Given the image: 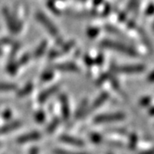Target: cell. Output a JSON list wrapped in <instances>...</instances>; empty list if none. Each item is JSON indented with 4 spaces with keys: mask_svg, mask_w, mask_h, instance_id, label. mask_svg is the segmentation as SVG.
Instances as JSON below:
<instances>
[{
    "mask_svg": "<svg viewBox=\"0 0 154 154\" xmlns=\"http://www.w3.org/2000/svg\"><path fill=\"white\" fill-rule=\"evenodd\" d=\"M101 45L105 47V48L114 50V51H119L121 53L130 56V57H137L139 55L137 51L132 47L128 46L126 45L122 44V43H119V42L112 41V40H104V41L101 42Z\"/></svg>",
    "mask_w": 154,
    "mask_h": 154,
    "instance_id": "obj_1",
    "label": "cell"
},
{
    "mask_svg": "<svg viewBox=\"0 0 154 154\" xmlns=\"http://www.w3.org/2000/svg\"><path fill=\"white\" fill-rule=\"evenodd\" d=\"M112 71L118 74H139L143 72L146 68L142 64H134V65H124V66L112 67Z\"/></svg>",
    "mask_w": 154,
    "mask_h": 154,
    "instance_id": "obj_2",
    "label": "cell"
},
{
    "mask_svg": "<svg viewBox=\"0 0 154 154\" xmlns=\"http://www.w3.org/2000/svg\"><path fill=\"white\" fill-rule=\"evenodd\" d=\"M125 118V116L122 113H115V114H105L99 115L94 118V123H106L112 122L122 121Z\"/></svg>",
    "mask_w": 154,
    "mask_h": 154,
    "instance_id": "obj_3",
    "label": "cell"
},
{
    "mask_svg": "<svg viewBox=\"0 0 154 154\" xmlns=\"http://www.w3.org/2000/svg\"><path fill=\"white\" fill-rule=\"evenodd\" d=\"M36 18H37V20H38V22H40V23L44 26L45 28L48 30V32H49L51 35L57 36V35L58 34V32H57V28L53 25V23L51 22L49 19L45 16L43 13H37Z\"/></svg>",
    "mask_w": 154,
    "mask_h": 154,
    "instance_id": "obj_4",
    "label": "cell"
},
{
    "mask_svg": "<svg viewBox=\"0 0 154 154\" xmlns=\"http://www.w3.org/2000/svg\"><path fill=\"white\" fill-rule=\"evenodd\" d=\"M4 17L5 18L9 29L12 33H18L21 28V25L14 19V17L11 16V13L7 10H4Z\"/></svg>",
    "mask_w": 154,
    "mask_h": 154,
    "instance_id": "obj_5",
    "label": "cell"
},
{
    "mask_svg": "<svg viewBox=\"0 0 154 154\" xmlns=\"http://www.w3.org/2000/svg\"><path fill=\"white\" fill-rule=\"evenodd\" d=\"M60 102H61V109H62V113H63V117L64 121H68L69 118V100L65 94H62L60 96Z\"/></svg>",
    "mask_w": 154,
    "mask_h": 154,
    "instance_id": "obj_6",
    "label": "cell"
},
{
    "mask_svg": "<svg viewBox=\"0 0 154 154\" xmlns=\"http://www.w3.org/2000/svg\"><path fill=\"white\" fill-rule=\"evenodd\" d=\"M40 139V134L38 132H32L29 134H26L24 135H22L17 139L18 143H27V142H31V141H35Z\"/></svg>",
    "mask_w": 154,
    "mask_h": 154,
    "instance_id": "obj_7",
    "label": "cell"
},
{
    "mask_svg": "<svg viewBox=\"0 0 154 154\" xmlns=\"http://www.w3.org/2000/svg\"><path fill=\"white\" fill-rule=\"evenodd\" d=\"M58 89H59V86H57V85L53 86V87L48 88V89H45L38 96V101H39V103H44V102H45L46 99L50 98L51 95L56 94L58 91Z\"/></svg>",
    "mask_w": 154,
    "mask_h": 154,
    "instance_id": "obj_8",
    "label": "cell"
},
{
    "mask_svg": "<svg viewBox=\"0 0 154 154\" xmlns=\"http://www.w3.org/2000/svg\"><path fill=\"white\" fill-rule=\"evenodd\" d=\"M108 98H109V94H107V93H102L97 99L94 100V103H93L92 105L90 106L88 112H92V111H94V110L98 109L100 105H103V104L105 103V101L108 99Z\"/></svg>",
    "mask_w": 154,
    "mask_h": 154,
    "instance_id": "obj_9",
    "label": "cell"
},
{
    "mask_svg": "<svg viewBox=\"0 0 154 154\" xmlns=\"http://www.w3.org/2000/svg\"><path fill=\"white\" fill-rule=\"evenodd\" d=\"M61 141L64 142V143L67 144H70V145H73V146H82L85 145L84 141H82V140L80 139H77V138L72 137V136H69V135H62L60 138H59Z\"/></svg>",
    "mask_w": 154,
    "mask_h": 154,
    "instance_id": "obj_10",
    "label": "cell"
},
{
    "mask_svg": "<svg viewBox=\"0 0 154 154\" xmlns=\"http://www.w3.org/2000/svg\"><path fill=\"white\" fill-rule=\"evenodd\" d=\"M55 68L58 70L62 71H71V72H79V68L72 63H60V64H57Z\"/></svg>",
    "mask_w": 154,
    "mask_h": 154,
    "instance_id": "obj_11",
    "label": "cell"
},
{
    "mask_svg": "<svg viewBox=\"0 0 154 154\" xmlns=\"http://www.w3.org/2000/svg\"><path fill=\"white\" fill-rule=\"evenodd\" d=\"M21 126H22V122H11V123H9L7 125H5L4 127H2L0 128V134H3L11 132V131L15 130V129L19 128Z\"/></svg>",
    "mask_w": 154,
    "mask_h": 154,
    "instance_id": "obj_12",
    "label": "cell"
},
{
    "mask_svg": "<svg viewBox=\"0 0 154 154\" xmlns=\"http://www.w3.org/2000/svg\"><path fill=\"white\" fill-rule=\"evenodd\" d=\"M88 100L87 99H83L82 101V103H81V105H80V106H79V108L77 109L76 112H75V117H76L77 119L80 118V117H82L85 114V111H86V109L88 107Z\"/></svg>",
    "mask_w": 154,
    "mask_h": 154,
    "instance_id": "obj_13",
    "label": "cell"
},
{
    "mask_svg": "<svg viewBox=\"0 0 154 154\" xmlns=\"http://www.w3.org/2000/svg\"><path fill=\"white\" fill-rule=\"evenodd\" d=\"M45 48H46V42L44 41V42H42L41 44L38 45V47L36 49L35 52H34V56L36 57H40L41 55H43L45 51Z\"/></svg>",
    "mask_w": 154,
    "mask_h": 154,
    "instance_id": "obj_14",
    "label": "cell"
},
{
    "mask_svg": "<svg viewBox=\"0 0 154 154\" xmlns=\"http://www.w3.org/2000/svg\"><path fill=\"white\" fill-rule=\"evenodd\" d=\"M17 89V87L15 84L11 83H0V91H11Z\"/></svg>",
    "mask_w": 154,
    "mask_h": 154,
    "instance_id": "obj_15",
    "label": "cell"
},
{
    "mask_svg": "<svg viewBox=\"0 0 154 154\" xmlns=\"http://www.w3.org/2000/svg\"><path fill=\"white\" fill-rule=\"evenodd\" d=\"M32 89H33V86H32V84H28L27 85L25 88L22 89L19 93H18V97H24V96H26V95H28L31 93V91H32Z\"/></svg>",
    "mask_w": 154,
    "mask_h": 154,
    "instance_id": "obj_16",
    "label": "cell"
},
{
    "mask_svg": "<svg viewBox=\"0 0 154 154\" xmlns=\"http://www.w3.org/2000/svg\"><path fill=\"white\" fill-rule=\"evenodd\" d=\"M58 124H59V120L57 118L54 119L53 121L50 123L49 126L47 128V132L49 133V134H51L57 128V127L58 126Z\"/></svg>",
    "mask_w": 154,
    "mask_h": 154,
    "instance_id": "obj_17",
    "label": "cell"
},
{
    "mask_svg": "<svg viewBox=\"0 0 154 154\" xmlns=\"http://www.w3.org/2000/svg\"><path fill=\"white\" fill-rule=\"evenodd\" d=\"M90 138H91L92 141L94 142V143L98 144L102 141V136L100 134H97V133H92L90 134Z\"/></svg>",
    "mask_w": 154,
    "mask_h": 154,
    "instance_id": "obj_18",
    "label": "cell"
},
{
    "mask_svg": "<svg viewBox=\"0 0 154 154\" xmlns=\"http://www.w3.org/2000/svg\"><path fill=\"white\" fill-rule=\"evenodd\" d=\"M54 154H88L86 152H75L71 151H66V150H61V149H56L54 151Z\"/></svg>",
    "mask_w": 154,
    "mask_h": 154,
    "instance_id": "obj_19",
    "label": "cell"
},
{
    "mask_svg": "<svg viewBox=\"0 0 154 154\" xmlns=\"http://www.w3.org/2000/svg\"><path fill=\"white\" fill-rule=\"evenodd\" d=\"M137 140H138L137 136H136L134 134H131V136H130V140H129V148H131V149L134 148V147L136 146Z\"/></svg>",
    "mask_w": 154,
    "mask_h": 154,
    "instance_id": "obj_20",
    "label": "cell"
},
{
    "mask_svg": "<svg viewBox=\"0 0 154 154\" xmlns=\"http://www.w3.org/2000/svg\"><path fill=\"white\" fill-rule=\"evenodd\" d=\"M52 77H53V73L51 71H45L42 75V76H41V79H42V81L43 82H47V81H50V80H51L52 79Z\"/></svg>",
    "mask_w": 154,
    "mask_h": 154,
    "instance_id": "obj_21",
    "label": "cell"
},
{
    "mask_svg": "<svg viewBox=\"0 0 154 154\" xmlns=\"http://www.w3.org/2000/svg\"><path fill=\"white\" fill-rule=\"evenodd\" d=\"M35 119H36V121L38 122H40V123L44 122L45 121L44 112H43V111H38V112H37V113L35 114Z\"/></svg>",
    "mask_w": 154,
    "mask_h": 154,
    "instance_id": "obj_22",
    "label": "cell"
},
{
    "mask_svg": "<svg viewBox=\"0 0 154 154\" xmlns=\"http://www.w3.org/2000/svg\"><path fill=\"white\" fill-rule=\"evenodd\" d=\"M29 58H30V57L28 54H26V55H24L22 57V58H21V60L19 61V63H17V65H19V64H24V63H28V61H29Z\"/></svg>",
    "mask_w": 154,
    "mask_h": 154,
    "instance_id": "obj_23",
    "label": "cell"
},
{
    "mask_svg": "<svg viewBox=\"0 0 154 154\" xmlns=\"http://www.w3.org/2000/svg\"><path fill=\"white\" fill-rule=\"evenodd\" d=\"M150 102H151V99L147 97V98H145V99H142L140 100V105L141 106H146V105H148L150 104Z\"/></svg>",
    "mask_w": 154,
    "mask_h": 154,
    "instance_id": "obj_24",
    "label": "cell"
},
{
    "mask_svg": "<svg viewBox=\"0 0 154 154\" xmlns=\"http://www.w3.org/2000/svg\"><path fill=\"white\" fill-rule=\"evenodd\" d=\"M98 33H99V30L98 29L93 28V29H90V31L88 32V35L90 37H94V36H96L98 34Z\"/></svg>",
    "mask_w": 154,
    "mask_h": 154,
    "instance_id": "obj_25",
    "label": "cell"
},
{
    "mask_svg": "<svg viewBox=\"0 0 154 154\" xmlns=\"http://www.w3.org/2000/svg\"><path fill=\"white\" fill-rule=\"evenodd\" d=\"M3 116L6 120H9L11 117V111L10 110H6L4 113H3Z\"/></svg>",
    "mask_w": 154,
    "mask_h": 154,
    "instance_id": "obj_26",
    "label": "cell"
},
{
    "mask_svg": "<svg viewBox=\"0 0 154 154\" xmlns=\"http://www.w3.org/2000/svg\"><path fill=\"white\" fill-rule=\"evenodd\" d=\"M147 81L151 83L154 82V70L148 76H147Z\"/></svg>",
    "mask_w": 154,
    "mask_h": 154,
    "instance_id": "obj_27",
    "label": "cell"
},
{
    "mask_svg": "<svg viewBox=\"0 0 154 154\" xmlns=\"http://www.w3.org/2000/svg\"><path fill=\"white\" fill-rule=\"evenodd\" d=\"M146 13L148 14V15H152V14H153L154 13V6L152 5H149V7L147 8V10H146Z\"/></svg>",
    "mask_w": 154,
    "mask_h": 154,
    "instance_id": "obj_28",
    "label": "cell"
},
{
    "mask_svg": "<svg viewBox=\"0 0 154 154\" xmlns=\"http://www.w3.org/2000/svg\"><path fill=\"white\" fill-rule=\"evenodd\" d=\"M29 154H38V149L37 147H33L30 150Z\"/></svg>",
    "mask_w": 154,
    "mask_h": 154,
    "instance_id": "obj_29",
    "label": "cell"
},
{
    "mask_svg": "<svg viewBox=\"0 0 154 154\" xmlns=\"http://www.w3.org/2000/svg\"><path fill=\"white\" fill-rule=\"evenodd\" d=\"M102 1H103V0H94V5H99Z\"/></svg>",
    "mask_w": 154,
    "mask_h": 154,
    "instance_id": "obj_30",
    "label": "cell"
},
{
    "mask_svg": "<svg viewBox=\"0 0 154 154\" xmlns=\"http://www.w3.org/2000/svg\"><path fill=\"white\" fill-rule=\"evenodd\" d=\"M154 151H148V152H142L141 154H153Z\"/></svg>",
    "mask_w": 154,
    "mask_h": 154,
    "instance_id": "obj_31",
    "label": "cell"
},
{
    "mask_svg": "<svg viewBox=\"0 0 154 154\" xmlns=\"http://www.w3.org/2000/svg\"><path fill=\"white\" fill-rule=\"evenodd\" d=\"M151 111H152V112H153V114H154V108L153 109H152V110H150V112H151Z\"/></svg>",
    "mask_w": 154,
    "mask_h": 154,
    "instance_id": "obj_32",
    "label": "cell"
},
{
    "mask_svg": "<svg viewBox=\"0 0 154 154\" xmlns=\"http://www.w3.org/2000/svg\"><path fill=\"white\" fill-rule=\"evenodd\" d=\"M0 55H1V50H0Z\"/></svg>",
    "mask_w": 154,
    "mask_h": 154,
    "instance_id": "obj_33",
    "label": "cell"
},
{
    "mask_svg": "<svg viewBox=\"0 0 154 154\" xmlns=\"http://www.w3.org/2000/svg\"><path fill=\"white\" fill-rule=\"evenodd\" d=\"M153 30H154V24H153Z\"/></svg>",
    "mask_w": 154,
    "mask_h": 154,
    "instance_id": "obj_34",
    "label": "cell"
},
{
    "mask_svg": "<svg viewBox=\"0 0 154 154\" xmlns=\"http://www.w3.org/2000/svg\"><path fill=\"white\" fill-rule=\"evenodd\" d=\"M110 154H111V153H110Z\"/></svg>",
    "mask_w": 154,
    "mask_h": 154,
    "instance_id": "obj_35",
    "label": "cell"
}]
</instances>
